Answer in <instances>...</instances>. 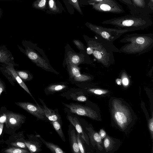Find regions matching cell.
Returning <instances> with one entry per match:
<instances>
[{
  "label": "cell",
  "instance_id": "6da1fadb",
  "mask_svg": "<svg viewBox=\"0 0 153 153\" xmlns=\"http://www.w3.org/2000/svg\"><path fill=\"white\" fill-rule=\"evenodd\" d=\"M87 41V53L91 54L97 62L108 68L115 62L113 52L120 53L113 42L107 41L96 34Z\"/></svg>",
  "mask_w": 153,
  "mask_h": 153
},
{
  "label": "cell",
  "instance_id": "7a4b0ae2",
  "mask_svg": "<svg viewBox=\"0 0 153 153\" xmlns=\"http://www.w3.org/2000/svg\"><path fill=\"white\" fill-rule=\"evenodd\" d=\"M120 42L126 44L119 49L126 54L141 55L148 52L153 48V34H127Z\"/></svg>",
  "mask_w": 153,
  "mask_h": 153
},
{
  "label": "cell",
  "instance_id": "3957f363",
  "mask_svg": "<svg viewBox=\"0 0 153 153\" xmlns=\"http://www.w3.org/2000/svg\"><path fill=\"white\" fill-rule=\"evenodd\" d=\"M152 22L148 15H128L104 21L101 23L111 25L130 32L144 30L150 26Z\"/></svg>",
  "mask_w": 153,
  "mask_h": 153
},
{
  "label": "cell",
  "instance_id": "277c9868",
  "mask_svg": "<svg viewBox=\"0 0 153 153\" xmlns=\"http://www.w3.org/2000/svg\"><path fill=\"white\" fill-rule=\"evenodd\" d=\"M111 107L112 119L120 128L124 131L129 128L133 120L131 110L121 100L117 99L112 100Z\"/></svg>",
  "mask_w": 153,
  "mask_h": 153
},
{
  "label": "cell",
  "instance_id": "5b68a950",
  "mask_svg": "<svg viewBox=\"0 0 153 153\" xmlns=\"http://www.w3.org/2000/svg\"><path fill=\"white\" fill-rule=\"evenodd\" d=\"M86 25L96 34L109 42H113L123 34L130 32L126 29L104 27L87 22Z\"/></svg>",
  "mask_w": 153,
  "mask_h": 153
},
{
  "label": "cell",
  "instance_id": "8992f818",
  "mask_svg": "<svg viewBox=\"0 0 153 153\" xmlns=\"http://www.w3.org/2000/svg\"><path fill=\"white\" fill-rule=\"evenodd\" d=\"M1 66H0L1 71L11 84L14 85V82H17L24 90L29 94L36 103H37L30 93L26 85L17 74L16 70L14 68V66L12 65H8L5 64H1Z\"/></svg>",
  "mask_w": 153,
  "mask_h": 153
},
{
  "label": "cell",
  "instance_id": "52a82bcc",
  "mask_svg": "<svg viewBox=\"0 0 153 153\" xmlns=\"http://www.w3.org/2000/svg\"><path fill=\"white\" fill-rule=\"evenodd\" d=\"M62 104L71 113L79 115L86 116L93 120H97V119L98 116L97 112L88 107L77 103Z\"/></svg>",
  "mask_w": 153,
  "mask_h": 153
},
{
  "label": "cell",
  "instance_id": "ba28073f",
  "mask_svg": "<svg viewBox=\"0 0 153 153\" xmlns=\"http://www.w3.org/2000/svg\"><path fill=\"white\" fill-rule=\"evenodd\" d=\"M92 8L100 12L119 14L125 12L122 6L119 4H116L111 3L99 2L90 3Z\"/></svg>",
  "mask_w": 153,
  "mask_h": 153
},
{
  "label": "cell",
  "instance_id": "9c48e42d",
  "mask_svg": "<svg viewBox=\"0 0 153 153\" xmlns=\"http://www.w3.org/2000/svg\"><path fill=\"white\" fill-rule=\"evenodd\" d=\"M15 104L36 117L38 120H48L42 106L38 103L35 104L28 102H15Z\"/></svg>",
  "mask_w": 153,
  "mask_h": 153
},
{
  "label": "cell",
  "instance_id": "30bf717a",
  "mask_svg": "<svg viewBox=\"0 0 153 153\" xmlns=\"http://www.w3.org/2000/svg\"><path fill=\"white\" fill-rule=\"evenodd\" d=\"M134 15H148L153 11L149 6V0H131Z\"/></svg>",
  "mask_w": 153,
  "mask_h": 153
},
{
  "label": "cell",
  "instance_id": "8fae6325",
  "mask_svg": "<svg viewBox=\"0 0 153 153\" xmlns=\"http://www.w3.org/2000/svg\"><path fill=\"white\" fill-rule=\"evenodd\" d=\"M6 120L5 122L6 126L13 128L19 126L24 122L25 117L19 114L9 112L5 114Z\"/></svg>",
  "mask_w": 153,
  "mask_h": 153
},
{
  "label": "cell",
  "instance_id": "7c38bea8",
  "mask_svg": "<svg viewBox=\"0 0 153 153\" xmlns=\"http://www.w3.org/2000/svg\"><path fill=\"white\" fill-rule=\"evenodd\" d=\"M31 139L24 142L27 148L31 153H38L42 150V142L36 136L32 135Z\"/></svg>",
  "mask_w": 153,
  "mask_h": 153
},
{
  "label": "cell",
  "instance_id": "4fadbf2b",
  "mask_svg": "<svg viewBox=\"0 0 153 153\" xmlns=\"http://www.w3.org/2000/svg\"><path fill=\"white\" fill-rule=\"evenodd\" d=\"M39 100L43 105L42 108L48 120L50 122L58 121L61 122V117L59 114L58 109L53 110L48 108L43 100L39 98Z\"/></svg>",
  "mask_w": 153,
  "mask_h": 153
},
{
  "label": "cell",
  "instance_id": "5bb4252c",
  "mask_svg": "<svg viewBox=\"0 0 153 153\" xmlns=\"http://www.w3.org/2000/svg\"><path fill=\"white\" fill-rule=\"evenodd\" d=\"M67 118L70 123L75 127L78 133L86 143L89 145L88 137L84 131L78 120L75 117L68 115Z\"/></svg>",
  "mask_w": 153,
  "mask_h": 153
},
{
  "label": "cell",
  "instance_id": "9a60e30c",
  "mask_svg": "<svg viewBox=\"0 0 153 153\" xmlns=\"http://www.w3.org/2000/svg\"><path fill=\"white\" fill-rule=\"evenodd\" d=\"M86 129L88 132L89 137L92 145L94 146H97L99 150L102 151L103 149V143L99 134L91 127L86 128Z\"/></svg>",
  "mask_w": 153,
  "mask_h": 153
},
{
  "label": "cell",
  "instance_id": "2e32d148",
  "mask_svg": "<svg viewBox=\"0 0 153 153\" xmlns=\"http://www.w3.org/2000/svg\"><path fill=\"white\" fill-rule=\"evenodd\" d=\"M14 58L10 52L3 47L0 46V62L6 65L18 66L14 61Z\"/></svg>",
  "mask_w": 153,
  "mask_h": 153
},
{
  "label": "cell",
  "instance_id": "e0dca14e",
  "mask_svg": "<svg viewBox=\"0 0 153 153\" xmlns=\"http://www.w3.org/2000/svg\"><path fill=\"white\" fill-rule=\"evenodd\" d=\"M24 53L33 62L37 64V65H39L42 67L46 69L48 68V65L32 50L27 48L24 50Z\"/></svg>",
  "mask_w": 153,
  "mask_h": 153
},
{
  "label": "cell",
  "instance_id": "ac0fdd59",
  "mask_svg": "<svg viewBox=\"0 0 153 153\" xmlns=\"http://www.w3.org/2000/svg\"><path fill=\"white\" fill-rule=\"evenodd\" d=\"M42 143L52 152L55 153H65L59 146L52 143L47 142L43 139L40 135H36Z\"/></svg>",
  "mask_w": 153,
  "mask_h": 153
},
{
  "label": "cell",
  "instance_id": "d6986e66",
  "mask_svg": "<svg viewBox=\"0 0 153 153\" xmlns=\"http://www.w3.org/2000/svg\"><path fill=\"white\" fill-rule=\"evenodd\" d=\"M70 145L72 152L80 153V151L78 144L77 134H76L74 128L70 131Z\"/></svg>",
  "mask_w": 153,
  "mask_h": 153
},
{
  "label": "cell",
  "instance_id": "ffe728a7",
  "mask_svg": "<svg viewBox=\"0 0 153 153\" xmlns=\"http://www.w3.org/2000/svg\"><path fill=\"white\" fill-rule=\"evenodd\" d=\"M103 146L106 152L112 151L115 147L116 143L112 138L108 135L104 138Z\"/></svg>",
  "mask_w": 153,
  "mask_h": 153
},
{
  "label": "cell",
  "instance_id": "44dd1931",
  "mask_svg": "<svg viewBox=\"0 0 153 153\" xmlns=\"http://www.w3.org/2000/svg\"><path fill=\"white\" fill-rule=\"evenodd\" d=\"M51 123L53 126L54 128L60 138L64 142H65L64 134L62 131L61 125V122L59 121H52L51 122Z\"/></svg>",
  "mask_w": 153,
  "mask_h": 153
},
{
  "label": "cell",
  "instance_id": "7402d4cb",
  "mask_svg": "<svg viewBox=\"0 0 153 153\" xmlns=\"http://www.w3.org/2000/svg\"><path fill=\"white\" fill-rule=\"evenodd\" d=\"M66 86L63 85H54L49 86L46 89L47 94H52L64 89Z\"/></svg>",
  "mask_w": 153,
  "mask_h": 153
},
{
  "label": "cell",
  "instance_id": "603a6c76",
  "mask_svg": "<svg viewBox=\"0 0 153 153\" xmlns=\"http://www.w3.org/2000/svg\"><path fill=\"white\" fill-rule=\"evenodd\" d=\"M48 0H36L32 4V7L36 9L43 10L46 8Z\"/></svg>",
  "mask_w": 153,
  "mask_h": 153
},
{
  "label": "cell",
  "instance_id": "cb8c5ba5",
  "mask_svg": "<svg viewBox=\"0 0 153 153\" xmlns=\"http://www.w3.org/2000/svg\"><path fill=\"white\" fill-rule=\"evenodd\" d=\"M16 71L18 75L24 82L30 80L32 78L31 74L26 71L16 70Z\"/></svg>",
  "mask_w": 153,
  "mask_h": 153
},
{
  "label": "cell",
  "instance_id": "d4e9b609",
  "mask_svg": "<svg viewBox=\"0 0 153 153\" xmlns=\"http://www.w3.org/2000/svg\"><path fill=\"white\" fill-rule=\"evenodd\" d=\"M4 152L6 153H28L30 152L26 149L18 148H11L5 150Z\"/></svg>",
  "mask_w": 153,
  "mask_h": 153
},
{
  "label": "cell",
  "instance_id": "484cf974",
  "mask_svg": "<svg viewBox=\"0 0 153 153\" xmlns=\"http://www.w3.org/2000/svg\"><path fill=\"white\" fill-rule=\"evenodd\" d=\"M48 7L49 10L53 12H58L59 11L57 6L55 0H48Z\"/></svg>",
  "mask_w": 153,
  "mask_h": 153
},
{
  "label": "cell",
  "instance_id": "4316f807",
  "mask_svg": "<svg viewBox=\"0 0 153 153\" xmlns=\"http://www.w3.org/2000/svg\"><path fill=\"white\" fill-rule=\"evenodd\" d=\"M88 91L91 93L98 95H102L107 94L108 92V91L98 88H89Z\"/></svg>",
  "mask_w": 153,
  "mask_h": 153
},
{
  "label": "cell",
  "instance_id": "83f0119b",
  "mask_svg": "<svg viewBox=\"0 0 153 153\" xmlns=\"http://www.w3.org/2000/svg\"><path fill=\"white\" fill-rule=\"evenodd\" d=\"M127 6L130 10L131 14L134 15V9L131 0H118Z\"/></svg>",
  "mask_w": 153,
  "mask_h": 153
},
{
  "label": "cell",
  "instance_id": "f1b7e54d",
  "mask_svg": "<svg viewBox=\"0 0 153 153\" xmlns=\"http://www.w3.org/2000/svg\"><path fill=\"white\" fill-rule=\"evenodd\" d=\"M69 2L81 14L83 13L79 3L78 0H68Z\"/></svg>",
  "mask_w": 153,
  "mask_h": 153
},
{
  "label": "cell",
  "instance_id": "f546056e",
  "mask_svg": "<svg viewBox=\"0 0 153 153\" xmlns=\"http://www.w3.org/2000/svg\"><path fill=\"white\" fill-rule=\"evenodd\" d=\"M77 138L78 146L80 153H85V148L81 139V137L78 133L77 134Z\"/></svg>",
  "mask_w": 153,
  "mask_h": 153
},
{
  "label": "cell",
  "instance_id": "4dcf8cb0",
  "mask_svg": "<svg viewBox=\"0 0 153 153\" xmlns=\"http://www.w3.org/2000/svg\"><path fill=\"white\" fill-rule=\"evenodd\" d=\"M71 66V72L73 75L75 76V77H80L82 75L80 74L79 70L77 67L73 65Z\"/></svg>",
  "mask_w": 153,
  "mask_h": 153
},
{
  "label": "cell",
  "instance_id": "1f68e13d",
  "mask_svg": "<svg viewBox=\"0 0 153 153\" xmlns=\"http://www.w3.org/2000/svg\"><path fill=\"white\" fill-rule=\"evenodd\" d=\"M88 3V4L94 3L99 2H105L118 4V3L115 0H86Z\"/></svg>",
  "mask_w": 153,
  "mask_h": 153
},
{
  "label": "cell",
  "instance_id": "d6a6232c",
  "mask_svg": "<svg viewBox=\"0 0 153 153\" xmlns=\"http://www.w3.org/2000/svg\"><path fill=\"white\" fill-rule=\"evenodd\" d=\"M70 60L71 63L74 65L77 64L81 61L80 57L76 55L72 56L70 59Z\"/></svg>",
  "mask_w": 153,
  "mask_h": 153
},
{
  "label": "cell",
  "instance_id": "836d02e7",
  "mask_svg": "<svg viewBox=\"0 0 153 153\" xmlns=\"http://www.w3.org/2000/svg\"><path fill=\"white\" fill-rule=\"evenodd\" d=\"M152 117L149 120L148 123L149 128L151 134L152 139H153V117L152 113Z\"/></svg>",
  "mask_w": 153,
  "mask_h": 153
},
{
  "label": "cell",
  "instance_id": "e575fe53",
  "mask_svg": "<svg viewBox=\"0 0 153 153\" xmlns=\"http://www.w3.org/2000/svg\"><path fill=\"white\" fill-rule=\"evenodd\" d=\"M11 144L13 146L21 148H24L25 149H28L24 142H18L15 143H11Z\"/></svg>",
  "mask_w": 153,
  "mask_h": 153
},
{
  "label": "cell",
  "instance_id": "d590c367",
  "mask_svg": "<svg viewBox=\"0 0 153 153\" xmlns=\"http://www.w3.org/2000/svg\"><path fill=\"white\" fill-rule=\"evenodd\" d=\"M74 42L79 49L84 50L83 45L81 42L77 40H74Z\"/></svg>",
  "mask_w": 153,
  "mask_h": 153
},
{
  "label": "cell",
  "instance_id": "8d00e7d4",
  "mask_svg": "<svg viewBox=\"0 0 153 153\" xmlns=\"http://www.w3.org/2000/svg\"><path fill=\"white\" fill-rule=\"evenodd\" d=\"M5 87L3 81L0 79V96L1 93L4 91Z\"/></svg>",
  "mask_w": 153,
  "mask_h": 153
},
{
  "label": "cell",
  "instance_id": "74e56055",
  "mask_svg": "<svg viewBox=\"0 0 153 153\" xmlns=\"http://www.w3.org/2000/svg\"><path fill=\"white\" fill-rule=\"evenodd\" d=\"M87 98L84 96H80L76 98V100L79 102H85L87 100Z\"/></svg>",
  "mask_w": 153,
  "mask_h": 153
},
{
  "label": "cell",
  "instance_id": "f35d334b",
  "mask_svg": "<svg viewBox=\"0 0 153 153\" xmlns=\"http://www.w3.org/2000/svg\"><path fill=\"white\" fill-rule=\"evenodd\" d=\"M99 134L102 139H104L106 135L105 131L102 129H100Z\"/></svg>",
  "mask_w": 153,
  "mask_h": 153
},
{
  "label": "cell",
  "instance_id": "ab89813d",
  "mask_svg": "<svg viewBox=\"0 0 153 153\" xmlns=\"http://www.w3.org/2000/svg\"><path fill=\"white\" fill-rule=\"evenodd\" d=\"M6 120V117L5 114L0 117V123H3L5 122Z\"/></svg>",
  "mask_w": 153,
  "mask_h": 153
},
{
  "label": "cell",
  "instance_id": "60d3db41",
  "mask_svg": "<svg viewBox=\"0 0 153 153\" xmlns=\"http://www.w3.org/2000/svg\"><path fill=\"white\" fill-rule=\"evenodd\" d=\"M149 6L151 10L153 11V0H149Z\"/></svg>",
  "mask_w": 153,
  "mask_h": 153
},
{
  "label": "cell",
  "instance_id": "b9f144b4",
  "mask_svg": "<svg viewBox=\"0 0 153 153\" xmlns=\"http://www.w3.org/2000/svg\"><path fill=\"white\" fill-rule=\"evenodd\" d=\"M122 82L124 85H127L128 84V79L126 78H124L123 79Z\"/></svg>",
  "mask_w": 153,
  "mask_h": 153
},
{
  "label": "cell",
  "instance_id": "7bdbcfd3",
  "mask_svg": "<svg viewBox=\"0 0 153 153\" xmlns=\"http://www.w3.org/2000/svg\"><path fill=\"white\" fill-rule=\"evenodd\" d=\"M4 126V124L3 123H0V136L3 130Z\"/></svg>",
  "mask_w": 153,
  "mask_h": 153
},
{
  "label": "cell",
  "instance_id": "ee69618b",
  "mask_svg": "<svg viewBox=\"0 0 153 153\" xmlns=\"http://www.w3.org/2000/svg\"><path fill=\"white\" fill-rule=\"evenodd\" d=\"M3 15V11L2 9L0 7V19L1 18Z\"/></svg>",
  "mask_w": 153,
  "mask_h": 153
},
{
  "label": "cell",
  "instance_id": "f6af8a7d",
  "mask_svg": "<svg viewBox=\"0 0 153 153\" xmlns=\"http://www.w3.org/2000/svg\"><path fill=\"white\" fill-rule=\"evenodd\" d=\"M2 1H19L20 0H0Z\"/></svg>",
  "mask_w": 153,
  "mask_h": 153
},
{
  "label": "cell",
  "instance_id": "bcb514c9",
  "mask_svg": "<svg viewBox=\"0 0 153 153\" xmlns=\"http://www.w3.org/2000/svg\"><path fill=\"white\" fill-rule=\"evenodd\" d=\"M120 81H118L117 82V84H118V85H120Z\"/></svg>",
  "mask_w": 153,
  "mask_h": 153
}]
</instances>
